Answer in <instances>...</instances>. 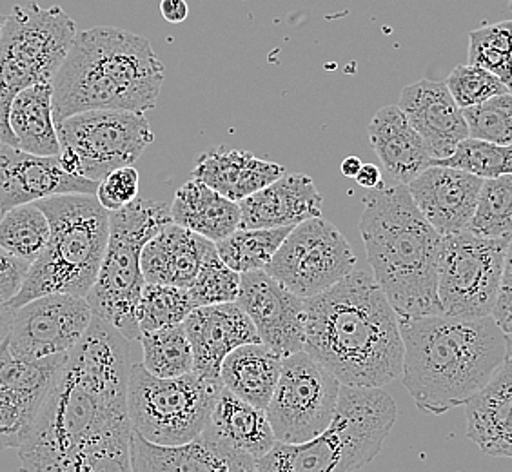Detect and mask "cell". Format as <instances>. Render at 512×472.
Returning a JSON list of instances; mask_svg holds the SVG:
<instances>
[{
    "mask_svg": "<svg viewBox=\"0 0 512 472\" xmlns=\"http://www.w3.org/2000/svg\"><path fill=\"white\" fill-rule=\"evenodd\" d=\"M129 340L93 316L19 449L22 471H131Z\"/></svg>",
    "mask_w": 512,
    "mask_h": 472,
    "instance_id": "cell-1",
    "label": "cell"
},
{
    "mask_svg": "<svg viewBox=\"0 0 512 472\" xmlns=\"http://www.w3.org/2000/svg\"><path fill=\"white\" fill-rule=\"evenodd\" d=\"M304 351L342 385L384 387L402 378L400 318L376 282L360 269L306 298Z\"/></svg>",
    "mask_w": 512,
    "mask_h": 472,
    "instance_id": "cell-2",
    "label": "cell"
},
{
    "mask_svg": "<svg viewBox=\"0 0 512 472\" xmlns=\"http://www.w3.org/2000/svg\"><path fill=\"white\" fill-rule=\"evenodd\" d=\"M404 340V382L427 414L465 405L509 358V338L494 316H398Z\"/></svg>",
    "mask_w": 512,
    "mask_h": 472,
    "instance_id": "cell-3",
    "label": "cell"
},
{
    "mask_svg": "<svg viewBox=\"0 0 512 472\" xmlns=\"http://www.w3.org/2000/svg\"><path fill=\"white\" fill-rule=\"evenodd\" d=\"M164 66L151 42L113 26L80 31L53 79V118L91 109L157 108Z\"/></svg>",
    "mask_w": 512,
    "mask_h": 472,
    "instance_id": "cell-4",
    "label": "cell"
},
{
    "mask_svg": "<svg viewBox=\"0 0 512 472\" xmlns=\"http://www.w3.org/2000/svg\"><path fill=\"white\" fill-rule=\"evenodd\" d=\"M360 235L373 276L398 316L444 313L438 298L442 240L404 184L373 189L364 198Z\"/></svg>",
    "mask_w": 512,
    "mask_h": 472,
    "instance_id": "cell-5",
    "label": "cell"
},
{
    "mask_svg": "<svg viewBox=\"0 0 512 472\" xmlns=\"http://www.w3.org/2000/svg\"><path fill=\"white\" fill-rule=\"evenodd\" d=\"M50 222V238L10 305L17 309L50 293L88 296L109 240V211L97 195L69 193L35 202Z\"/></svg>",
    "mask_w": 512,
    "mask_h": 472,
    "instance_id": "cell-6",
    "label": "cell"
},
{
    "mask_svg": "<svg viewBox=\"0 0 512 472\" xmlns=\"http://www.w3.org/2000/svg\"><path fill=\"white\" fill-rule=\"evenodd\" d=\"M398 416L384 387L342 385L324 433L298 445L276 442L256 472H351L373 462Z\"/></svg>",
    "mask_w": 512,
    "mask_h": 472,
    "instance_id": "cell-7",
    "label": "cell"
},
{
    "mask_svg": "<svg viewBox=\"0 0 512 472\" xmlns=\"http://www.w3.org/2000/svg\"><path fill=\"white\" fill-rule=\"evenodd\" d=\"M171 222L168 204L148 198L137 197L109 213L108 247L86 298L93 316L117 327L129 342L140 338L137 309L146 284L140 264L142 249L151 236Z\"/></svg>",
    "mask_w": 512,
    "mask_h": 472,
    "instance_id": "cell-8",
    "label": "cell"
},
{
    "mask_svg": "<svg viewBox=\"0 0 512 472\" xmlns=\"http://www.w3.org/2000/svg\"><path fill=\"white\" fill-rule=\"evenodd\" d=\"M77 37L75 20L60 6L17 4L0 33V138L15 146L8 122L11 102L22 89L53 82Z\"/></svg>",
    "mask_w": 512,
    "mask_h": 472,
    "instance_id": "cell-9",
    "label": "cell"
},
{
    "mask_svg": "<svg viewBox=\"0 0 512 472\" xmlns=\"http://www.w3.org/2000/svg\"><path fill=\"white\" fill-rule=\"evenodd\" d=\"M222 389V380H209L193 371L160 378L144 364H133L128 380L131 427L160 445L191 442L204 431Z\"/></svg>",
    "mask_w": 512,
    "mask_h": 472,
    "instance_id": "cell-10",
    "label": "cell"
},
{
    "mask_svg": "<svg viewBox=\"0 0 512 472\" xmlns=\"http://www.w3.org/2000/svg\"><path fill=\"white\" fill-rule=\"evenodd\" d=\"M509 242L474 235L469 229L444 236L438 264V298L445 315H493Z\"/></svg>",
    "mask_w": 512,
    "mask_h": 472,
    "instance_id": "cell-11",
    "label": "cell"
},
{
    "mask_svg": "<svg viewBox=\"0 0 512 472\" xmlns=\"http://www.w3.org/2000/svg\"><path fill=\"white\" fill-rule=\"evenodd\" d=\"M340 389L335 374L307 351L286 356L266 407L276 442L298 445L324 433L335 416Z\"/></svg>",
    "mask_w": 512,
    "mask_h": 472,
    "instance_id": "cell-12",
    "label": "cell"
},
{
    "mask_svg": "<svg viewBox=\"0 0 512 472\" xmlns=\"http://www.w3.org/2000/svg\"><path fill=\"white\" fill-rule=\"evenodd\" d=\"M60 149L79 158V175L100 182L115 169L133 166L155 135L142 111L91 109L57 124Z\"/></svg>",
    "mask_w": 512,
    "mask_h": 472,
    "instance_id": "cell-13",
    "label": "cell"
},
{
    "mask_svg": "<svg viewBox=\"0 0 512 472\" xmlns=\"http://www.w3.org/2000/svg\"><path fill=\"white\" fill-rule=\"evenodd\" d=\"M356 267L353 247L342 231L322 217L291 229L266 271L302 298L324 293Z\"/></svg>",
    "mask_w": 512,
    "mask_h": 472,
    "instance_id": "cell-14",
    "label": "cell"
},
{
    "mask_svg": "<svg viewBox=\"0 0 512 472\" xmlns=\"http://www.w3.org/2000/svg\"><path fill=\"white\" fill-rule=\"evenodd\" d=\"M91 320L86 296L50 293L15 309L6 340L11 353L24 358L68 354L86 335Z\"/></svg>",
    "mask_w": 512,
    "mask_h": 472,
    "instance_id": "cell-15",
    "label": "cell"
},
{
    "mask_svg": "<svg viewBox=\"0 0 512 472\" xmlns=\"http://www.w3.org/2000/svg\"><path fill=\"white\" fill-rule=\"evenodd\" d=\"M69 354V353H68ZM68 354L24 358L0 342V449H19Z\"/></svg>",
    "mask_w": 512,
    "mask_h": 472,
    "instance_id": "cell-16",
    "label": "cell"
},
{
    "mask_svg": "<svg viewBox=\"0 0 512 472\" xmlns=\"http://www.w3.org/2000/svg\"><path fill=\"white\" fill-rule=\"evenodd\" d=\"M237 304L255 324L260 342L284 358L304 351L306 298L282 286L266 269L240 273Z\"/></svg>",
    "mask_w": 512,
    "mask_h": 472,
    "instance_id": "cell-17",
    "label": "cell"
},
{
    "mask_svg": "<svg viewBox=\"0 0 512 472\" xmlns=\"http://www.w3.org/2000/svg\"><path fill=\"white\" fill-rule=\"evenodd\" d=\"M97 187V180L62 168L59 155L42 157L0 142V213L55 195H97Z\"/></svg>",
    "mask_w": 512,
    "mask_h": 472,
    "instance_id": "cell-18",
    "label": "cell"
},
{
    "mask_svg": "<svg viewBox=\"0 0 512 472\" xmlns=\"http://www.w3.org/2000/svg\"><path fill=\"white\" fill-rule=\"evenodd\" d=\"M193 349V373L220 380L222 362L237 347L260 342L256 327L237 302L195 307L182 322Z\"/></svg>",
    "mask_w": 512,
    "mask_h": 472,
    "instance_id": "cell-19",
    "label": "cell"
},
{
    "mask_svg": "<svg viewBox=\"0 0 512 472\" xmlns=\"http://www.w3.org/2000/svg\"><path fill=\"white\" fill-rule=\"evenodd\" d=\"M202 433L237 462L240 472H255L276 443L266 409L238 398L226 387L218 394Z\"/></svg>",
    "mask_w": 512,
    "mask_h": 472,
    "instance_id": "cell-20",
    "label": "cell"
},
{
    "mask_svg": "<svg viewBox=\"0 0 512 472\" xmlns=\"http://www.w3.org/2000/svg\"><path fill=\"white\" fill-rule=\"evenodd\" d=\"M482 186L483 178L473 173L436 164L407 184L414 204L442 236L467 229Z\"/></svg>",
    "mask_w": 512,
    "mask_h": 472,
    "instance_id": "cell-21",
    "label": "cell"
},
{
    "mask_svg": "<svg viewBox=\"0 0 512 472\" xmlns=\"http://www.w3.org/2000/svg\"><path fill=\"white\" fill-rule=\"evenodd\" d=\"M400 109L427 144L434 160L453 155L456 146L469 137L463 109L456 104L445 82L422 79L400 95Z\"/></svg>",
    "mask_w": 512,
    "mask_h": 472,
    "instance_id": "cell-22",
    "label": "cell"
},
{
    "mask_svg": "<svg viewBox=\"0 0 512 472\" xmlns=\"http://www.w3.org/2000/svg\"><path fill=\"white\" fill-rule=\"evenodd\" d=\"M238 204L240 227H295L309 218L322 217L324 198L313 178L286 173Z\"/></svg>",
    "mask_w": 512,
    "mask_h": 472,
    "instance_id": "cell-23",
    "label": "cell"
},
{
    "mask_svg": "<svg viewBox=\"0 0 512 472\" xmlns=\"http://www.w3.org/2000/svg\"><path fill=\"white\" fill-rule=\"evenodd\" d=\"M367 133L391 186H407L422 171L433 166L434 158L424 138L411 126L400 106L380 109L371 118Z\"/></svg>",
    "mask_w": 512,
    "mask_h": 472,
    "instance_id": "cell-24",
    "label": "cell"
},
{
    "mask_svg": "<svg viewBox=\"0 0 512 472\" xmlns=\"http://www.w3.org/2000/svg\"><path fill=\"white\" fill-rule=\"evenodd\" d=\"M467 436L494 458L512 460V358L465 404Z\"/></svg>",
    "mask_w": 512,
    "mask_h": 472,
    "instance_id": "cell-25",
    "label": "cell"
},
{
    "mask_svg": "<svg viewBox=\"0 0 512 472\" xmlns=\"http://www.w3.org/2000/svg\"><path fill=\"white\" fill-rule=\"evenodd\" d=\"M213 240L171 222L151 236L142 249V275L146 282L189 287L197 278Z\"/></svg>",
    "mask_w": 512,
    "mask_h": 472,
    "instance_id": "cell-26",
    "label": "cell"
},
{
    "mask_svg": "<svg viewBox=\"0 0 512 472\" xmlns=\"http://www.w3.org/2000/svg\"><path fill=\"white\" fill-rule=\"evenodd\" d=\"M286 175V168L240 149H209L195 164L191 178H198L224 197L240 202Z\"/></svg>",
    "mask_w": 512,
    "mask_h": 472,
    "instance_id": "cell-27",
    "label": "cell"
},
{
    "mask_svg": "<svg viewBox=\"0 0 512 472\" xmlns=\"http://www.w3.org/2000/svg\"><path fill=\"white\" fill-rule=\"evenodd\" d=\"M129 460L135 472H240L237 462L204 433L188 443L160 445L133 431Z\"/></svg>",
    "mask_w": 512,
    "mask_h": 472,
    "instance_id": "cell-28",
    "label": "cell"
},
{
    "mask_svg": "<svg viewBox=\"0 0 512 472\" xmlns=\"http://www.w3.org/2000/svg\"><path fill=\"white\" fill-rule=\"evenodd\" d=\"M169 213L175 224L206 236L215 244L235 233L242 218L238 202L224 197L198 178H191L178 187Z\"/></svg>",
    "mask_w": 512,
    "mask_h": 472,
    "instance_id": "cell-29",
    "label": "cell"
},
{
    "mask_svg": "<svg viewBox=\"0 0 512 472\" xmlns=\"http://www.w3.org/2000/svg\"><path fill=\"white\" fill-rule=\"evenodd\" d=\"M284 356L264 342H251L227 354L220 369V380L238 398L266 409L282 373Z\"/></svg>",
    "mask_w": 512,
    "mask_h": 472,
    "instance_id": "cell-30",
    "label": "cell"
},
{
    "mask_svg": "<svg viewBox=\"0 0 512 472\" xmlns=\"http://www.w3.org/2000/svg\"><path fill=\"white\" fill-rule=\"evenodd\" d=\"M8 122L17 148L42 157L59 155L60 140L53 118V84L50 82L22 89L11 102Z\"/></svg>",
    "mask_w": 512,
    "mask_h": 472,
    "instance_id": "cell-31",
    "label": "cell"
},
{
    "mask_svg": "<svg viewBox=\"0 0 512 472\" xmlns=\"http://www.w3.org/2000/svg\"><path fill=\"white\" fill-rule=\"evenodd\" d=\"M293 227H238L217 242L218 255L238 273L266 269Z\"/></svg>",
    "mask_w": 512,
    "mask_h": 472,
    "instance_id": "cell-32",
    "label": "cell"
},
{
    "mask_svg": "<svg viewBox=\"0 0 512 472\" xmlns=\"http://www.w3.org/2000/svg\"><path fill=\"white\" fill-rule=\"evenodd\" d=\"M50 238V222L35 202L2 213L0 246L33 264Z\"/></svg>",
    "mask_w": 512,
    "mask_h": 472,
    "instance_id": "cell-33",
    "label": "cell"
},
{
    "mask_svg": "<svg viewBox=\"0 0 512 472\" xmlns=\"http://www.w3.org/2000/svg\"><path fill=\"white\" fill-rule=\"evenodd\" d=\"M144 367L160 378H171L193 371V349L184 324L160 327L140 335Z\"/></svg>",
    "mask_w": 512,
    "mask_h": 472,
    "instance_id": "cell-34",
    "label": "cell"
},
{
    "mask_svg": "<svg viewBox=\"0 0 512 472\" xmlns=\"http://www.w3.org/2000/svg\"><path fill=\"white\" fill-rule=\"evenodd\" d=\"M467 229L485 238H512V175L485 178Z\"/></svg>",
    "mask_w": 512,
    "mask_h": 472,
    "instance_id": "cell-35",
    "label": "cell"
},
{
    "mask_svg": "<svg viewBox=\"0 0 512 472\" xmlns=\"http://www.w3.org/2000/svg\"><path fill=\"white\" fill-rule=\"evenodd\" d=\"M195 309L188 287L146 282L138 302L137 322L140 335L160 327L182 324Z\"/></svg>",
    "mask_w": 512,
    "mask_h": 472,
    "instance_id": "cell-36",
    "label": "cell"
},
{
    "mask_svg": "<svg viewBox=\"0 0 512 472\" xmlns=\"http://www.w3.org/2000/svg\"><path fill=\"white\" fill-rule=\"evenodd\" d=\"M469 64L491 71L512 91V20L469 33Z\"/></svg>",
    "mask_w": 512,
    "mask_h": 472,
    "instance_id": "cell-37",
    "label": "cell"
},
{
    "mask_svg": "<svg viewBox=\"0 0 512 472\" xmlns=\"http://www.w3.org/2000/svg\"><path fill=\"white\" fill-rule=\"evenodd\" d=\"M433 164L462 169L483 180L512 175V144L502 146L480 138L467 137L456 146L453 155L433 160Z\"/></svg>",
    "mask_w": 512,
    "mask_h": 472,
    "instance_id": "cell-38",
    "label": "cell"
},
{
    "mask_svg": "<svg viewBox=\"0 0 512 472\" xmlns=\"http://www.w3.org/2000/svg\"><path fill=\"white\" fill-rule=\"evenodd\" d=\"M188 291L195 307L237 302L240 273L227 266L218 255L217 246H213L204 256L197 278L188 287Z\"/></svg>",
    "mask_w": 512,
    "mask_h": 472,
    "instance_id": "cell-39",
    "label": "cell"
},
{
    "mask_svg": "<svg viewBox=\"0 0 512 472\" xmlns=\"http://www.w3.org/2000/svg\"><path fill=\"white\" fill-rule=\"evenodd\" d=\"M469 137L494 144H512V93H502L476 106L463 109Z\"/></svg>",
    "mask_w": 512,
    "mask_h": 472,
    "instance_id": "cell-40",
    "label": "cell"
},
{
    "mask_svg": "<svg viewBox=\"0 0 512 472\" xmlns=\"http://www.w3.org/2000/svg\"><path fill=\"white\" fill-rule=\"evenodd\" d=\"M445 84L451 91L453 99L456 100V104L462 109L471 108L480 102L493 99L496 95L511 91L491 71L473 64L456 66L453 73L445 80Z\"/></svg>",
    "mask_w": 512,
    "mask_h": 472,
    "instance_id": "cell-41",
    "label": "cell"
},
{
    "mask_svg": "<svg viewBox=\"0 0 512 472\" xmlns=\"http://www.w3.org/2000/svg\"><path fill=\"white\" fill-rule=\"evenodd\" d=\"M140 177L133 166L115 169L102 178L97 187V198L100 204L111 211H119L131 204L138 197Z\"/></svg>",
    "mask_w": 512,
    "mask_h": 472,
    "instance_id": "cell-42",
    "label": "cell"
},
{
    "mask_svg": "<svg viewBox=\"0 0 512 472\" xmlns=\"http://www.w3.org/2000/svg\"><path fill=\"white\" fill-rule=\"evenodd\" d=\"M30 262L0 246V304H10L30 271Z\"/></svg>",
    "mask_w": 512,
    "mask_h": 472,
    "instance_id": "cell-43",
    "label": "cell"
},
{
    "mask_svg": "<svg viewBox=\"0 0 512 472\" xmlns=\"http://www.w3.org/2000/svg\"><path fill=\"white\" fill-rule=\"evenodd\" d=\"M160 13L171 24H180V22L188 19V2L186 0H162L160 2Z\"/></svg>",
    "mask_w": 512,
    "mask_h": 472,
    "instance_id": "cell-44",
    "label": "cell"
},
{
    "mask_svg": "<svg viewBox=\"0 0 512 472\" xmlns=\"http://www.w3.org/2000/svg\"><path fill=\"white\" fill-rule=\"evenodd\" d=\"M355 180L358 186L365 187V189H369V191L385 186L384 175H382V171H380V168L375 166V164H364L362 169L358 171Z\"/></svg>",
    "mask_w": 512,
    "mask_h": 472,
    "instance_id": "cell-45",
    "label": "cell"
},
{
    "mask_svg": "<svg viewBox=\"0 0 512 472\" xmlns=\"http://www.w3.org/2000/svg\"><path fill=\"white\" fill-rule=\"evenodd\" d=\"M13 313H15V309L10 304H0V342L10 333Z\"/></svg>",
    "mask_w": 512,
    "mask_h": 472,
    "instance_id": "cell-46",
    "label": "cell"
},
{
    "mask_svg": "<svg viewBox=\"0 0 512 472\" xmlns=\"http://www.w3.org/2000/svg\"><path fill=\"white\" fill-rule=\"evenodd\" d=\"M362 166H364V162H362L360 158L355 157V155H351V157H347L342 160L340 171H342V175H344V177L356 178V175H358V171L362 169Z\"/></svg>",
    "mask_w": 512,
    "mask_h": 472,
    "instance_id": "cell-47",
    "label": "cell"
},
{
    "mask_svg": "<svg viewBox=\"0 0 512 472\" xmlns=\"http://www.w3.org/2000/svg\"><path fill=\"white\" fill-rule=\"evenodd\" d=\"M509 338V358H512V335H507Z\"/></svg>",
    "mask_w": 512,
    "mask_h": 472,
    "instance_id": "cell-48",
    "label": "cell"
},
{
    "mask_svg": "<svg viewBox=\"0 0 512 472\" xmlns=\"http://www.w3.org/2000/svg\"><path fill=\"white\" fill-rule=\"evenodd\" d=\"M4 20H6V17H4V15H0V33H2V26H4Z\"/></svg>",
    "mask_w": 512,
    "mask_h": 472,
    "instance_id": "cell-49",
    "label": "cell"
},
{
    "mask_svg": "<svg viewBox=\"0 0 512 472\" xmlns=\"http://www.w3.org/2000/svg\"><path fill=\"white\" fill-rule=\"evenodd\" d=\"M509 6H511V11H512V0H509Z\"/></svg>",
    "mask_w": 512,
    "mask_h": 472,
    "instance_id": "cell-50",
    "label": "cell"
},
{
    "mask_svg": "<svg viewBox=\"0 0 512 472\" xmlns=\"http://www.w3.org/2000/svg\"><path fill=\"white\" fill-rule=\"evenodd\" d=\"M0 142H2V138H0Z\"/></svg>",
    "mask_w": 512,
    "mask_h": 472,
    "instance_id": "cell-51",
    "label": "cell"
}]
</instances>
